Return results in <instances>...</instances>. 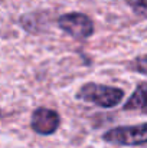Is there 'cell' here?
I'll return each mask as SVG.
<instances>
[{
    "label": "cell",
    "mask_w": 147,
    "mask_h": 148,
    "mask_svg": "<svg viewBox=\"0 0 147 148\" xmlns=\"http://www.w3.org/2000/svg\"><path fill=\"white\" fill-rule=\"evenodd\" d=\"M124 91L117 86H108V85H101L97 82H87L84 84L78 91L75 98L82 102H88L92 105H97L99 108H114L117 106L123 98H124Z\"/></svg>",
    "instance_id": "1"
},
{
    "label": "cell",
    "mask_w": 147,
    "mask_h": 148,
    "mask_svg": "<svg viewBox=\"0 0 147 148\" xmlns=\"http://www.w3.org/2000/svg\"><path fill=\"white\" fill-rule=\"evenodd\" d=\"M102 140L112 145H147V122L137 125H120L102 134Z\"/></svg>",
    "instance_id": "2"
},
{
    "label": "cell",
    "mask_w": 147,
    "mask_h": 148,
    "mask_svg": "<svg viewBox=\"0 0 147 148\" xmlns=\"http://www.w3.org/2000/svg\"><path fill=\"white\" fill-rule=\"evenodd\" d=\"M58 26L62 32L78 40L88 39L94 33V22L90 16L79 12H69L61 14L58 17Z\"/></svg>",
    "instance_id": "3"
},
{
    "label": "cell",
    "mask_w": 147,
    "mask_h": 148,
    "mask_svg": "<svg viewBox=\"0 0 147 148\" xmlns=\"http://www.w3.org/2000/svg\"><path fill=\"white\" fill-rule=\"evenodd\" d=\"M61 125V116L56 111L46 106H39L32 112L30 128L39 135H52Z\"/></svg>",
    "instance_id": "4"
},
{
    "label": "cell",
    "mask_w": 147,
    "mask_h": 148,
    "mask_svg": "<svg viewBox=\"0 0 147 148\" xmlns=\"http://www.w3.org/2000/svg\"><path fill=\"white\" fill-rule=\"evenodd\" d=\"M124 109L147 115V82H141L137 85L130 98L126 101Z\"/></svg>",
    "instance_id": "5"
},
{
    "label": "cell",
    "mask_w": 147,
    "mask_h": 148,
    "mask_svg": "<svg viewBox=\"0 0 147 148\" xmlns=\"http://www.w3.org/2000/svg\"><path fill=\"white\" fill-rule=\"evenodd\" d=\"M126 3L134 14L147 17V0H126Z\"/></svg>",
    "instance_id": "6"
},
{
    "label": "cell",
    "mask_w": 147,
    "mask_h": 148,
    "mask_svg": "<svg viewBox=\"0 0 147 148\" xmlns=\"http://www.w3.org/2000/svg\"><path fill=\"white\" fill-rule=\"evenodd\" d=\"M130 69H133L137 73H141V75L147 76V55L137 56L136 59H133L131 63H130Z\"/></svg>",
    "instance_id": "7"
}]
</instances>
